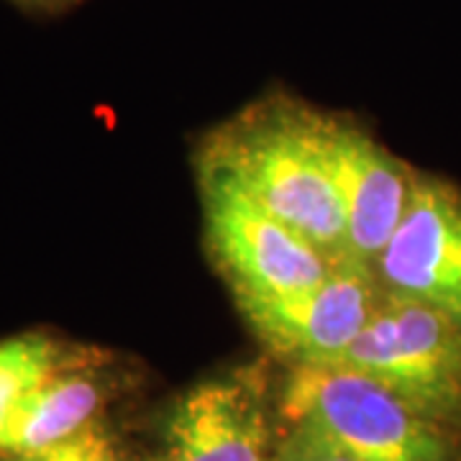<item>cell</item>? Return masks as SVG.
<instances>
[{
	"label": "cell",
	"mask_w": 461,
	"mask_h": 461,
	"mask_svg": "<svg viewBox=\"0 0 461 461\" xmlns=\"http://www.w3.org/2000/svg\"><path fill=\"white\" fill-rule=\"evenodd\" d=\"M200 165L229 175L330 262H348L344 211L315 144V108L257 100L208 136Z\"/></svg>",
	"instance_id": "1"
},
{
	"label": "cell",
	"mask_w": 461,
	"mask_h": 461,
	"mask_svg": "<svg viewBox=\"0 0 461 461\" xmlns=\"http://www.w3.org/2000/svg\"><path fill=\"white\" fill-rule=\"evenodd\" d=\"M3 461H129V456L118 433L105 420H98L59 444Z\"/></svg>",
	"instance_id": "11"
},
{
	"label": "cell",
	"mask_w": 461,
	"mask_h": 461,
	"mask_svg": "<svg viewBox=\"0 0 461 461\" xmlns=\"http://www.w3.org/2000/svg\"><path fill=\"white\" fill-rule=\"evenodd\" d=\"M200 195L208 251L239 305L313 290L339 267L229 175L200 165Z\"/></svg>",
	"instance_id": "4"
},
{
	"label": "cell",
	"mask_w": 461,
	"mask_h": 461,
	"mask_svg": "<svg viewBox=\"0 0 461 461\" xmlns=\"http://www.w3.org/2000/svg\"><path fill=\"white\" fill-rule=\"evenodd\" d=\"M333 366L375 379L412 411L461 430V329L426 303L384 290Z\"/></svg>",
	"instance_id": "3"
},
{
	"label": "cell",
	"mask_w": 461,
	"mask_h": 461,
	"mask_svg": "<svg viewBox=\"0 0 461 461\" xmlns=\"http://www.w3.org/2000/svg\"><path fill=\"white\" fill-rule=\"evenodd\" d=\"M72 346L44 330H26L0 341V430L33 387L65 362Z\"/></svg>",
	"instance_id": "10"
},
{
	"label": "cell",
	"mask_w": 461,
	"mask_h": 461,
	"mask_svg": "<svg viewBox=\"0 0 461 461\" xmlns=\"http://www.w3.org/2000/svg\"><path fill=\"white\" fill-rule=\"evenodd\" d=\"M275 461H354L339 454L329 444L318 441L313 436L303 433V430H290L287 441L280 446Z\"/></svg>",
	"instance_id": "12"
},
{
	"label": "cell",
	"mask_w": 461,
	"mask_h": 461,
	"mask_svg": "<svg viewBox=\"0 0 461 461\" xmlns=\"http://www.w3.org/2000/svg\"><path fill=\"white\" fill-rule=\"evenodd\" d=\"M315 144L344 211L348 262L375 272L408 211L420 169L346 115L315 111Z\"/></svg>",
	"instance_id": "5"
},
{
	"label": "cell",
	"mask_w": 461,
	"mask_h": 461,
	"mask_svg": "<svg viewBox=\"0 0 461 461\" xmlns=\"http://www.w3.org/2000/svg\"><path fill=\"white\" fill-rule=\"evenodd\" d=\"M113 384L90 348H77L41 379L0 430V461L59 444L103 420Z\"/></svg>",
	"instance_id": "9"
},
{
	"label": "cell",
	"mask_w": 461,
	"mask_h": 461,
	"mask_svg": "<svg viewBox=\"0 0 461 461\" xmlns=\"http://www.w3.org/2000/svg\"><path fill=\"white\" fill-rule=\"evenodd\" d=\"M16 3L26 5V8H36V11H62V8L77 3V0H16Z\"/></svg>",
	"instance_id": "13"
},
{
	"label": "cell",
	"mask_w": 461,
	"mask_h": 461,
	"mask_svg": "<svg viewBox=\"0 0 461 461\" xmlns=\"http://www.w3.org/2000/svg\"><path fill=\"white\" fill-rule=\"evenodd\" d=\"M379 285L436 308L461 329V187L418 172L408 211L375 264Z\"/></svg>",
	"instance_id": "7"
},
{
	"label": "cell",
	"mask_w": 461,
	"mask_h": 461,
	"mask_svg": "<svg viewBox=\"0 0 461 461\" xmlns=\"http://www.w3.org/2000/svg\"><path fill=\"white\" fill-rule=\"evenodd\" d=\"M277 412L354 461H461V430L344 366H290Z\"/></svg>",
	"instance_id": "2"
},
{
	"label": "cell",
	"mask_w": 461,
	"mask_h": 461,
	"mask_svg": "<svg viewBox=\"0 0 461 461\" xmlns=\"http://www.w3.org/2000/svg\"><path fill=\"white\" fill-rule=\"evenodd\" d=\"M275 423L257 369L195 384L162 430V461H275Z\"/></svg>",
	"instance_id": "8"
},
{
	"label": "cell",
	"mask_w": 461,
	"mask_h": 461,
	"mask_svg": "<svg viewBox=\"0 0 461 461\" xmlns=\"http://www.w3.org/2000/svg\"><path fill=\"white\" fill-rule=\"evenodd\" d=\"M382 293L372 269L344 262L313 290L239 308L262 344L290 366H333L372 321Z\"/></svg>",
	"instance_id": "6"
}]
</instances>
